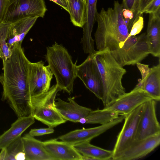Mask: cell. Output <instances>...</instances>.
Wrapping results in <instances>:
<instances>
[{"mask_svg":"<svg viewBox=\"0 0 160 160\" xmlns=\"http://www.w3.org/2000/svg\"><path fill=\"white\" fill-rule=\"evenodd\" d=\"M123 8L115 1L113 8H102L97 12V28L94 34L97 49L108 48L115 59L123 67L134 65L150 54L146 32L129 36L122 14Z\"/></svg>","mask_w":160,"mask_h":160,"instance_id":"obj_1","label":"cell"},{"mask_svg":"<svg viewBox=\"0 0 160 160\" xmlns=\"http://www.w3.org/2000/svg\"><path fill=\"white\" fill-rule=\"evenodd\" d=\"M22 43H16L11 49L10 57L2 61L3 72L0 74L3 88L2 99L6 102L18 118L31 115V111L28 85L30 61Z\"/></svg>","mask_w":160,"mask_h":160,"instance_id":"obj_2","label":"cell"},{"mask_svg":"<svg viewBox=\"0 0 160 160\" xmlns=\"http://www.w3.org/2000/svg\"><path fill=\"white\" fill-rule=\"evenodd\" d=\"M93 54L102 80L101 100L104 107L126 93L122 79L126 70L115 59L108 48L96 51Z\"/></svg>","mask_w":160,"mask_h":160,"instance_id":"obj_3","label":"cell"},{"mask_svg":"<svg viewBox=\"0 0 160 160\" xmlns=\"http://www.w3.org/2000/svg\"><path fill=\"white\" fill-rule=\"evenodd\" d=\"M45 58L61 91L69 94L73 91L74 80L77 77L76 64L67 49L56 42L47 48Z\"/></svg>","mask_w":160,"mask_h":160,"instance_id":"obj_4","label":"cell"},{"mask_svg":"<svg viewBox=\"0 0 160 160\" xmlns=\"http://www.w3.org/2000/svg\"><path fill=\"white\" fill-rule=\"evenodd\" d=\"M59 91L61 90L56 84L47 91L30 98L31 115L49 128H53L67 121L55 107V98Z\"/></svg>","mask_w":160,"mask_h":160,"instance_id":"obj_5","label":"cell"},{"mask_svg":"<svg viewBox=\"0 0 160 160\" xmlns=\"http://www.w3.org/2000/svg\"><path fill=\"white\" fill-rule=\"evenodd\" d=\"M47 10L44 0H9L2 22L12 23L29 17L43 18Z\"/></svg>","mask_w":160,"mask_h":160,"instance_id":"obj_6","label":"cell"},{"mask_svg":"<svg viewBox=\"0 0 160 160\" xmlns=\"http://www.w3.org/2000/svg\"><path fill=\"white\" fill-rule=\"evenodd\" d=\"M77 77L86 88L102 100L103 85L101 75L93 54H89L81 64L76 65Z\"/></svg>","mask_w":160,"mask_h":160,"instance_id":"obj_7","label":"cell"},{"mask_svg":"<svg viewBox=\"0 0 160 160\" xmlns=\"http://www.w3.org/2000/svg\"><path fill=\"white\" fill-rule=\"evenodd\" d=\"M152 99L153 98L147 92L135 87L130 92L125 93L103 108L116 112L119 115L125 116Z\"/></svg>","mask_w":160,"mask_h":160,"instance_id":"obj_8","label":"cell"},{"mask_svg":"<svg viewBox=\"0 0 160 160\" xmlns=\"http://www.w3.org/2000/svg\"><path fill=\"white\" fill-rule=\"evenodd\" d=\"M143 106V104L124 116L123 126L117 136L112 150V157L122 151L134 140Z\"/></svg>","mask_w":160,"mask_h":160,"instance_id":"obj_9","label":"cell"},{"mask_svg":"<svg viewBox=\"0 0 160 160\" xmlns=\"http://www.w3.org/2000/svg\"><path fill=\"white\" fill-rule=\"evenodd\" d=\"M160 144V133L138 140H134L125 149L112 157L114 160H135L142 158Z\"/></svg>","mask_w":160,"mask_h":160,"instance_id":"obj_10","label":"cell"},{"mask_svg":"<svg viewBox=\"0 0 160 160\" xmlns=\"http://www.w3.org/2000/svg\"><path fill=\"white\" fill-rule=\"evenodd\" d=\"M156 102L152 99L143 104L134 140L142 139L160 133V126L156 113Z\"/></svg>","mask_w":160,"mask_h":160,"instance_id":"obj_11","label":"cell"},{"mask_svg":"<svg viewBox=\"0 0 160 160\" xmlns=\"http://www.w3.org/2000/svg\"><path fill=\"white\" fill-rule=\"evenodd\" d=\"M124 118V116L119 115L107 123L92 128L75 130L59 136L58 139L72 145L85 142H90L93 138L122 122Z\"/></svg>","mask_w":160,"mask_h":160,"instance_id":"obj_12","label":"cell"},{"mask_svg":"<svg viewBox=\"0 0 160 160\" xmlns=\"http://www.w3.org/2000/svg\"><path fill=\"white\" fill-rule=\"evenodd\" d=\"M137 66L141 73L136 87L147 92L156 101L160 100V63L151 68L148 65L138 62Z\"/></svg>","mask_w":160,"mask_h":160,"instance_id":"obj_13","label":"cell"},{"mask_svg":"<svg viewBox=\"0 0 160 160\" xmlns=\"http://www.w3.org/2000/svg\"><path fill=\"white\" fill-rule=\"evenodd\" d=\"M44 147L55 160H82V155L72 145L53 139L42 142Z\"/></svg>","mask_w":160,"mask_h":160,"instance_id":"obj_14","label":"cell"},{"mask_svg":"<svg viewBox=\"0 0 160 160\" xmlns=\"http://www.w3.org/2000/svg\"><path fill=\"white\" fill-rule=\"evenodd\" d=\"M56 108L62 116L66 121L74 122L86 117L92 110L89 108L81 106L75 101L74 97L68 98V102L58 98L55 102Z\"/></svg>","mask_w":160,"mask_h":160,"instance_id":"obj_15","label":"cell"},{"mask_svg":"<svg viewBox=\"0 0 160 160\" xmlns=\"http://www.w3.org/2000/svg\"><path fill=\"white\" fill-rule=\"evenodd\" d=\"M35 122L31 115L18 118L10 128L0 135V149L6 148L21 137L22 134Z\"/></svg>","mask_w":160,"mask_h":160,"instance_id":"obj_16","label":"cell"},{"mask_svg":"<svg viewBox=\"0 0 160 160\" xmlns=\"http://www.w3.org/2000/svg\"><path fill=\"white\" fill-rule=\"evenodd\" d=\"M146 37L150 54L160 58V10L149 14Z\"/></svg>","mask_w":160,"mask_h":160,"instance_id":"obj_17","label":"cell"},{"mask_svg":"<svg viewBox=\"0 0 160 160\" xmlns=\"http://www.w3.org/2000/svg\"><path fill=\"white\" fill-rule=\"evenodd\" d=\"M22 138L25 160H55L46 150L42 142L28 133Z\"/></svg>","mask_w":160,"mask_h":160,"instance_id":"obj_18","label":"cell"},{"mask_svg":"<svg viewBox=\"0 0 160 160\" xmlns=\"http://www.w3.org/2000/svg\"><path fill=\"white\" fill-rule=\"evenodd\" d=\"M38 18L37 17L26 18L11 23L7 42L10 49L16 43L22 42Z\"/></svg>","mask_w":160,"mask_h":160,"instance_id":"obj_19","label":"cell"},{"mask_svg":"<svg viewBox=\"0 0 160 160\" xmlns=\"http://www.w3.org/2000/svg\"><path fill=\"white\" fill-rule=\"evenodd\" d=\"M97 2V0H87L86 3V21L82 28L83 35L81 41L82 45L84 47H90L94 44L92 32L98 12Z\"/></svg>","mask_w":160,"mask_h":160,"instance_id":"obj_20","label":"cell"},{"mask_svg":"<svg viewBox=\"0 0 160 160\" xmlns=\"http://www.w3.org/2000/svg\"><path fill=\"white\" fill-rule=\"evenodd\" d=\"M44 65V62L42 61L28 63V85L30 97L44 92L41 78L42 69Z\"/></svg>","mask_w":160,"mask_h":160,"instance_id":"obj_21","label":"cell"},{"mask_svg":"<svg viewBox=\"0 0 160 160\" xmlns=\"http://www.w3.org/2000/svg\"><path fill=\"white\" fill-rule=\"evenodd\" d=\"M82 155L91 157L95 160L112 159V151L105 149L85 142L73 145Z\"/></svg>","mask_w":160,"mask_h":160,"instance_id":"obj_22","label":"cell"},{"mask_svg":"<svg viewBox=\"0 0 160 160\" xmlns=\"http://www.w3.org/2000/svg\"><path fill=\"white\" fill-rule=\"evenodd\" d=\"M119 115L110 111L97 109L92 110L85 117L81 119L79 122L82 124H103L110 122Z\"/></svg>","mask_w":160,"mask_h":160,"instance_id":"obj_23","label":"cell"},{"mask_svg":"<svg viewBox=\"0 0 160 160\" xmlns=\"http://www.w3.org/2000/svg\"><path fill=\"white\" fill-rule=\"evenodd\" d=\"M71 21L75 26L82 28L86 21V3L82 0H68Z\"/></svg>","mask_w":160,"mask_h":160,"instance_id":"obj_24","label":"cell"},{"mask_svg":"<svg viewBox=\"0 0 160 160\" xmlns=\"http://www.w3.org/2000/svg\"><path fill=\"white\" fill-rule=\"evenodd\" d=\"M11 23L0 22V59L6 60L12 54L7 44V40Z\"/></svg>","mask_w":160,"mask_h":160,"instance_id":"obj_25","label":"cell"},{"mask_svg":"<svg viewBox=\"0 0 160 160\" xmlns=\"http://www.w3.org/2000/svg\"><path fill=\"white\" fill-rule=\"evenodd\" d=\"M7 156L5 160L25 159L22 138L21 137L7 148Z\"/></svg>","mask_w":160,"mask_h":160,"instance_id":"obj_26","label":"cell"},{"mask_svg":"<svg viewBox=\"0 0 160 160\" xmlns=\"http://www.w3.org/2000/svg\"><path fill=\"white\" fill-rule=\"evenodd\" d=\"M53 75L48 65L43 66L41 71V78L44 92L47 91L50 88Z\"/></svg>","mask_w":160,"mask_h":160,"instance_id":"obj_27","label":"cell"},{"mask_svg":"<svg viewBox=\"0 0 160 160\" xmlns=\"http://www.w3.org/2000/svg\"><path fill=\"white\" fill-rule=\"evenodd\" d=\"M139 0H123L122 1V5L123 8L128 9L133 13V23L141 15L139 13Z\"/></svg>","mask_w":160,"mask_h":160,"instance_id":"obj_28","label":"cell"},{"mask_svg":"<svg viewBox=\"0 0 160 160\" xmlns=\"http://www.w3.org/2000/svg\"><path fill=\"white\" fill-rule=\"evenodd\" d=\"M144 20L142 15L139 16L133 23L129 33V36H135L139 34L143 27Z\"/></svg>","mask_w":160,"mask_h":160,"instance_id":"obj_29","label":"cell"},{"mask_svg":"<svg viewBox=\"0 0 160 160\" xmlns=\"http://www.w3.org/2000/svg\"><path fill=\"white\" fill-rule=\"evenodd\" d=\"M54 131L53 128H41L31 129L28 134L33 136H38L53 133Z\"/></svg>","mask_w":160,"mask_h":160,"instance_id":"obj_30","label":"cell"},{"mask_svg":"<svg viewBox=\"0 0 160 160\" xmlns=\"http://www.w3.org/2000/svg\"><path fill=\"white\" fill-rule=\"evenodd\" d=\"M160 10V0H153L145 8L143 13H152Z\"/></svg>","mask_w":160,"mask_h":160,"instance_id":"obj_31","label":"cell"},{"mask_svg":"<svg viewBox=\"0 0 160 160\" xmlns=\"http://www.w3.org/2000/svg\"><path fill=\"white\" fill-rule=\"evenodd\" d=\"M9 2V0H0V22L3 20Z\"/></svg>","mask_w":160,"mask_h":160,"instance_id":"obj_32","label":"cell"},{"mask_svg":"<svg viewBox=\"0 0 160 160\" xmlns=\"http://www.w3.org/2000/svg\"><path fill=\"white\" fill-rule=\"evenodd\" d=\"M153 0H139V13L142 15L143 11L147 6Z\"/></svg>","mask_w":160,"mask_h":160,"instance_id":"obj_33","label":"cell"},{"mask_svg":"<svg viewBox=\"0 0 160 160\" xmlns=\"http://www.w3.org/2000/svg\"><path fill=\"white\" fill-rule=\"evenodd\" d=\"M61 6L69 13L68 0H49Z\"/></svg>","mask_w":160,"mask_h":160,"instance_id":"obj_34","label":"cell"},{"mask_svg":"<svg viewBox=\"0 0 160 160\" xmlns=\"http://www.w3.org/2000/svg\"><path fill=\"white\" fill-rule=\"evenodd\" d=\"M0 152V160H5L7 156V150L6 148L1 149Z\"/></svg>","mask_w":160,"mask_h":160,"instance_id":"obj_35","label":"cell"},{"mask_svg":"<svg viewBox=\"0 0 160 160\" xmlns=\"http://www.w3.org/2000/svg\"><path fill=\"white\" fill-rule=\"evenodd\" d=\"M85 3H86L87 0H82Z\"/></svg>","mask_w":160,"mask_h":160,"instance_id":"obj_36","label":"cell"}]
</instances>
